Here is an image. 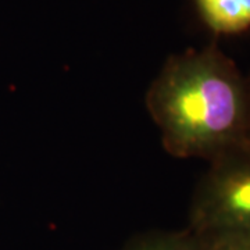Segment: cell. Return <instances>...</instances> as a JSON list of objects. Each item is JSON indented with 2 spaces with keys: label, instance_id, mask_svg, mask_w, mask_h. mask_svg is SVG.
<instances>
[{
  "label": "cell",
  "instance_id": "obj_1",
  "mask_svg": "<svg viewBox=\"0 0 250 250\" xmlns=\"http://www.w3.org/2000/svg\"><path fill=\"white\" fill-rule=\"evenodd\" d=\"M146 108L172 157L210 163L250 143L248 77L215 43L170 56Z\"/></svg>",
  "mask_w": 250,
  "mask_h": 250
},
{
  "label": "cell",
  "instance_id": "obj_2",
  "mask_svg": "<svg viewBox=\"0 0 250 250\" xmlns=\"http://www.w3.org/2000/svg\"><path fill=\"white\" fill-rule=\"evenodd\" d=\"M208 164L192 195L188 228L202 236L250 233V143Z\"/></svg>",
  "mask_w": 250,
  "mask_h": 250
},
{
  "label": "cell",
  "instance_id": "obj_3",
  "mask_svg": "<svg viewBox=\"0 0 250 250\" xmlns=\"http://www.w3.org/2000/svg\"><path fill=\"white\" fill-rule=\"evenodd\" d=\"M193 4L215 35H239L250 29V0H193Z\"/></svg>",
  "mask_w": 250,
  "mask_h": 250
},
{
  "label": "cell",
  "instance_id": "obj_4",
  "mask_svg": "<svg viewBox=\"0 0 250 250\" xmlns=\"http://www.w3.org/2000/svg\"><path fill=\"white\" fill-rule=\"evenodd\" d=\"M120 250H208V242L195 231H149L131 238Z\"/></svg>",
  "mask_w": 250,
  "mask_h": 250
},
{
  "label": "cell",
  "instance_id": "obj_5",
  "mask_svg": "<svg viewBox=\"0 0 250 250\" xmlns=\"http://www.w3.org/2000/svg\"><path fill=\"white\" fill-rule=\"evenodd\" d=\"M208 250H250V233L205 236Z\"/></svg>",
  "mask_w": 250,
  "mask_h": 250
},
{
  "label": "cell",
  "instance_id": "obj_6",
  "mask_svg": "<svg viewBox=\"0 0 250 250\" xmlns=\"http://www.w3.org/2000/svg\"><path fill=\"white\" fill-rule=\"evenodd\" d=\"M248 83H249V92H250V75H248ZM249 142H250V128H249Z\"/></svg>",
  "mask_w": 250,
  "mask_h": 250
}]
</instances>
